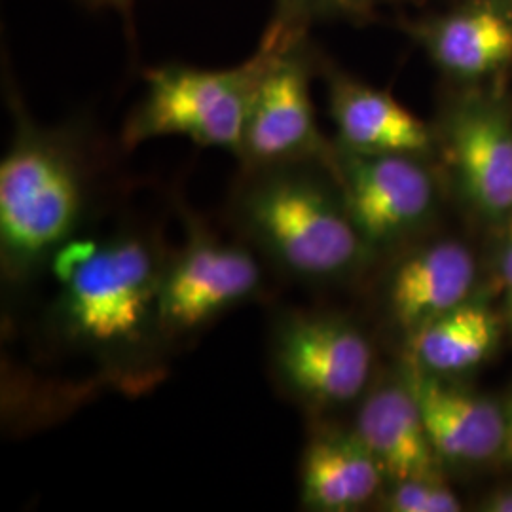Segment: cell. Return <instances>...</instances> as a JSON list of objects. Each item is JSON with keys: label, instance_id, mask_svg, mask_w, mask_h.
I'll return each mask as SVG.
<instances>
[{"label": "cell", "instance_id": "21", "mask_svg": "<svg viewBox=\"0 0 512 512\" xmlns=\"http://www.w3.org/2000/svg\"><path fill=\"white\" fill-rule=\"evenodd\" d=\"M482 511L512 512V490H505L488 497L482 505Z\"/></svg>", "mask_w": 512, "mask_h": 512}, {"label": "cell", "instance_id": "5", "mask_svg": "<svg viewBox=\"0 0 512 512\" xmlns=\"http://www.w3.org/2000/svg\"><path fill=\"white\" fill-rule=\"evenodd\" d=\"M272 54L256 84L243 129L238 160L243 169L291 162H329L332 147L317 126L311 78L323 57L308 33L285 35L272 29Z\"/></svg>", "mask_w": 512, "mask_h": 512}, {"label": "cell", "instance_id": "3", "mask_svg": "<svg viewBox=\"0 0 512 512\" xmlns=\"http://www.w3.org/2000/svg\"><path fill=\"white\" fill-rule=\"evenodd\" d=\"M230 207L243 241L294 281H336L365 260L329 162L241 167Z\"/></svg>", "mask_w": 512, "mask_h": 512}, {"label": "cell", "instance_id": "1", "mask_svg": "<svg viewBox=\"0 0 512 512\" xmlns=\"http://www.w3.org/2000/svg\"><path fill=\"white\" fill-rule=\"evenodd\" d=\"M12 139L0 164V266L25 283L73 243L92 202L95 152L84 126L46 128L6 88Z\"/></svg>", "mask_w": 512, "mask_h": 512}, {"label": "cell", "instance_id": "17", "mask_svg": "<svg viewBox=\"0 0 512 512\" xmlns=\"http://www.w3.org/2000/svg\"><path fill=\"white\" fill-rule=\"evenodd\" d=\"M410 0H275L272 29L296 35L308 33L311 23L327 19H348L363 23L374 19L385 6H395Z\"/></svg>", "mask_w": 512, "mask_h": 512}, {"label": "cell", "instance_id": "9", "mask_svg": "<svg viewBox=\"0 0 512 512\" xmlns=\"http://www.w3.org/2000/svg\"><path fill=\"white\" fill-rule=\"evenodd\" d=\"M442 141L461 192L478 213L495 219L512 211V118L486 97L452 105Z\"/></svg>", "mask_w": 512, "mask_h": 512}, {"label": "cell", "instance_id": "10", "mask_svg": "<svg viewBox=\"0 0 512 512\" xmlns=\"http://www.w3.org/2000/svg\"><path fill=\"white\" fill-rule=\"evenodd\" d=\"M431 61L459 80H478L512 63V0H476L442 16L406 23Z\"/></svg>", "mask_w": 512, "mask_h": 512}, {"label": "cell", "instance_id": "15", "mask_svg": "<svg viewBox=\"0 0 512 512\" xmlns=\"http://www.w3.org/2000/svg\"><path fill=\"white\" fill-rule=\"evenodd\" d=\"M355 433L389 480L437 476L439 454L429 440L408 380L382 385L370 393L359 410Z\"/></svg>", "mask_w": 512, "mask_h": 512}, {"label": "cell", "instance_id": "8", "mask_svg": "<svg viewBox=\"0 0 512 512\" xmlns=\"http://www.w3.org/2000/svg\"><path fill=\"white\" fill-rule=\"evenodd\" d=\"M330 171L368 249L408 236L435 205V181L418 154H361L332 147Z\"/></svg>", "mask_w": 512, "mask_h": 512}, {"label": "cell", "instance_id": "13", "mask_svg": "<svg viewBox=\"0 0 512 512\" xmlns=\"http://www.w3.org/2000/svg\"><path fill=\"white\" fill-rule=\"evenodd\" d=\"M429 440L439 458L482 461L505 442L503 408L486 399L450 389L421 368L408 374Z\"/></svg>", "mask_w": 512, "mask_h": 512}, {"label": "cell", "instance_id": "2", "mask_svg": "<svg viewBox=\"0 0 512 512\" xmlns=\"http://www.w3.org/2000/svg\"><path fill=\"white\" fill-rule=\"evenodd\" d=\"M52 323L71 348L116 370L147 363L164 346L160 287L167 256L143 232H120L90 249L65 247Z\"/></svg>", "mask_w": 512, "mask_h": 512}, {"label": "cell", "instance_id": "19", "mask_svg": "<svg viewBox=\"0 0 512 512\" xmlns=\"http://www.w3.org/2000/svg\"><path fill=\"white\" fill-rule=\"evenodd\" d=\"M78 4L90 8V10H103V8H112L124 14V18L131 16L135 0H76Z\"/></svg>", "mask_w": 512, "mask_h": 512}, {"label": "cell", "instance_id": "6", "mask_svg": "<svg viewBox=\"0 0 512 512\" xmlns=\"http://www.w3.org/2000/svg\"><path fill=\"white\" fill-rule=\"evenodd\" d=\"M184 222V245L167 256L160 287L165 344L202 332L264 291V274L249 243L222 239L190 215Z\"/></svg>", "mask_w": 512, "mask_h": 512}, {"label": "cell", "instance_id": "12", "mask_svg": "<svg viewBox=\"0 0 512 512\" xmlns=\"http://www.w3.org/2000/svg\"><path fill=\"white\" fill-rule=\"evenodd\" d=\"M385 473L353 431L311 435L300 461V501L321 512L357 511L380 492Z\"/></svg>", "mask_w": 512, "mask_h": 512}, {"label": "cell", "instance_id": "11", "mask_svg": "<svg viewBox=\"0 0 512 512\" xmlns=\"http://www.w3.org/2000/svg\"><path fill=\"white\" fill-rule=\"evenodd\" d=\"M327 78L330 118L336 128V147L361 154H418L429 152V128L382 90L321 61Z\"/></svg>", "mask_w": 512, "mask_h": 512}, {"label": "cell", "instance_id": "18", "mask_svg": "<svg viewBox=\"0 0 512 512\" xmlns=\"http://www.w3.org/2000/svg\"><path fill=\"white\" fill-rule=\"evenodd\" d=\"M395 488L385 499V509L391 512H458L456 494L433 478H408L393 482Z\"/></svg>", "mask_w": 512, "mask_h": 512}, {"label": "cell", "instance_id": "16", "mask_svg": "<svg viewBox=\"0 0 512 512\" xmlns=\"http://www.w3.org/2000/svg\"><path fill=\"white\" fill-rule=\"evenodd\" d=\"M497 340V321L482 306H459L410 334L416 368L461 372L484 361Z\"/></svg>", "mask_w": 512, "mask_h": 512}, {"label": "cell", "instance_id": "22", "mask_svg": "<svg viewBox=\"0 0 512 512\" xmlns=\"http://www.w3.org/2000/svg\"><path fill=\"white\" fill-rule=\"evenodd\" d=\"M503 416H505V442L503 444H507V442H512V397L503 408Z\"/></svg>", "mask_w": 512, "mask_h": 512}, {"label": "cell", "instance_id": "7", "mask_svg": "<svg viewBox=\"0 0 512 512\" xmlns=\"http://www.w3.org/2000/svg\"><path fill=\"white\" fill-rule=\"evenodd\" d=\"M268 349L277 384L311 410L353 403L365 393L374 368L365 334L332 313H281Z\"/></svg>", "mask_w": 512, "mask_h": 512}, {"label": "cell", "instance_id": "23", "mask_svg": "<svg viewBox=\"0 0 512 512\" xmlns=\"http://www.w3.org/2000/svg\"><path fill=\"white\" fill-rule=\"evenodd\" d=\"M503 454H505V458L509 459V461H512V442H507V444H503Z\"/></svg>", "mask_w": 512, "mask_h": 512}, {"label": "cell", "instance_id": "14", "mask_svg": "<svg viewBox=\"0 0 512 512\" xmlns=\"http://www.w3.org/2000/svg\"><path fill=\"white\" fill-rule=\"evenodd\" d=\"M475 283V260L454 241H442L408 256L393 272L387 308L393 321L414 332L425 323L463 306Z\"/></svg>", "mask_w": 512, "mask_h": 512}, {"label": "cell", "instance_id": "20", "mask_svg": "<svg viewBox=\"0 0 512 512\" xmlns=\"http://www.w3.org/2000/svg\"><path fill=\"white\" fill-rule=\"evenodd\" d=\"M501 277L512 291V220L507 230V238L503 243V253H501Z\"/></svg>", "mask_w": 512, "mask_h": 512}, {"label": "cell", "instance_id": "4", "mask_svg": "<svg viewBox=\"0 0 512 512\" xmlns=\"http://www.w3.org/2000/svg\"><path fill=\"white\" fill-rule=\"evenodd\" d=\"M272 54L266 33L255 54L230 69L165 63L145 71L147 92L129 112L122 147L158 137H186L200 147L224 148L238 158L256 84Z\"/></svg>", "mask_w": 512, "mask_h": 512}]
</instances>
